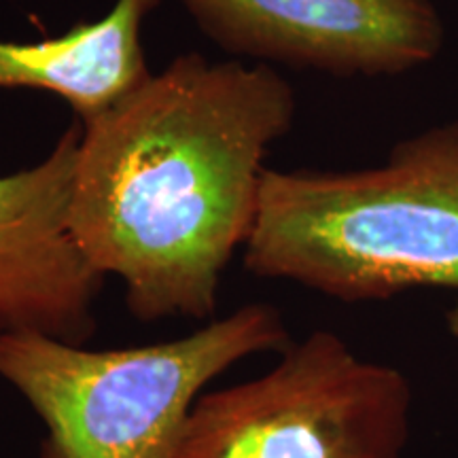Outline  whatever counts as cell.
<instances>
[{
  "instance_id": "obj_6",
  "label": "cell",
  "mask_w": 458,
  "mask_h": 458,
  "mask_svg": "<svg viewBox=\"0 0 458 458\" xmlns=\"http://www.w3.org/2000/svg\"><path fill=\"white\" fill-rule=\"evenodd\" d=\"M81 128L49 156L0 176V334L32 331L83 344L105 278L74 238L71 202Z\"/></svg>"
},
{
  "instance_id": "obj_5",
  "label": "cell",
  "mask_w": 458,
  "mask_h": 458,
  "mask_svg": "<svg viewBox=\"0 0 458 458\" xmlns=\"http://www.w3.org/2000/svg\"><path fill=\"white\" fill-rule=\"evenodd\" d=\"M232 54L382 77L425 66L444 47L433 0H176Z\"/></svg>"
},
{
  "instance_id": "obj_1",
  "label": "cell",
  "mask_w": 458,
  "mask_h": 458,
  "mask_svg": "<svg viewBox=\"0 0 458 458\" xmlns=\"http://www.w3.org/2000/svg\"><path fill=\"white\" fill-rule=\"evenodd\" d=\"M295 96L267 66L187 54L85 119L71 225L142 323L210 318Z\"/></svg>"
},
{
  "instance_id": "obj_2",
  "label": "cell",
  "mask_w": 458,
  "mask_h": 458,
  "mask_svg": "<svg viewBox=\"0 0 458 458\" xmlns=\"http://www.w3.org/2000/svg\"><path fill=\"white\" fill-rule=\"evenodd\" d=\"M242 253L255 276L346 303L458 291V119L374 168L266 170Z\"/></svg>"
},
{
  "instance_id": "obj_3",
  "label": "cell",
  "mask_w": 458,
  "mask_h": 458,
  "mask_svg": "<svg viewBox=\"0 0 458 458\" xmlns=\"http://www.w3.org/2000/svg\"><path fill=\"white\" fill-rule=\"evenodd\" d=\"M289 346L276 308L244 303L187 335L111 351L32 331L0 334V380L43 422L41 458H172L216 377Z\"/></svg>"
},
{
  "instance_id": "obj_7",
  "label": "cell",
  "mask_w": 458,
  "mask_h": 458,
  "mask_svg": "<svg viewBox=\"0 0 458 458\" xmlns=\"http://www.w3.org/2000/svg\"><path fill=\"white\" fill-rule=\"evenodd\" d=\"M159 0H117L98 21L32 43L0 41V89L60 96L85 119L113 105L148 74L140 28Z\"/></svg>"
},
{
  "instance_id": "obj_8",
  "label": "cell",
  "mask_w": 458,
  "mask_h": 458,
  "mask_svg": "<svg viewBox=\"0 0 458 458\" xmlns=\"http://www.w3.org/2000/svg\"><path fill=\"white\" fill-rule=\"evenodd\" d=\"M445 325H448V331L458 340V303L452 310L445 314Z\"/></svg>"
},
{
  "instance_id": "obj_4",
  "label": "cell",
  "mask_w": 458,
  "mask_h": 458,
  "mask_svg": "<svg viewBox=\"0 0 458 458\" xmlns=\"http://www.w3.org/2000/svg\"><path fill=\"white\" fill-rule=\"evenodd\" d=\"M410 428L408 376L318 329L266 374L206 391L172 458H403Z\"/></svg>"
}]
</instances>
